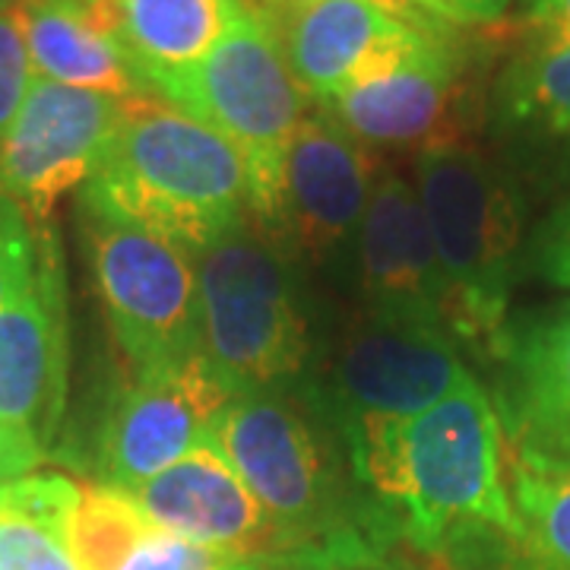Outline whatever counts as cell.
<instances>
[{
  "mask_svg": "<svg viewBox=\"0 0 570 570\" xmlns=\"http://www.w3.org/2000/svg\"><path fill=\"white\" fill-rule=\"evenodd\" d=\"M343 444L371 508L422 554L438 558L469 527L520 539L504 431L475 374L425 412L355 428Z\"/></svg>",
  "mask_w": 570,
  "mask_h": 570,
  "instance_id": "6da1fadb",
  "label": "cell"
},
{
  "mask_svg": "<svg viewBox=\"0 0 570 570\" xmlns=\"http://www.w3.org/2000/svg\"><path fill=\"white\" fill-rule=\"evenodd\" d=\"M209 441L288 542L292 568H374L396 539L358 485L340 431L302 390L238 393Z\"/></svg>",
  "mask_w": 570,
  "mask_h": 570,
  "instance_id": "7a4b0ae2",
  "label": "cell"
},
{
  "mask_svg": "<svg viewBox=\"0 0 570 570\" xmlns=\"http://www.w3.org/2000/svg\"><path fill=\"white\" fill-rule=\"evenodd\" d=\"M80 209L134 225L200 257L250 223V178L235 146L159 96L124 102L121 130L99 171L82 184Z\"/></svg>",
  "mask_w": 570,
  "mask_h": 570,
  "instance_id": "3957f363",
  "label": "cell"
},
{
  "mask_svg": "<svg viewBox=\"0 0 570 570\" xmlns=\"http://www.w3.org/2000/svg\"><path fill=\"white\" fill-rule=\"evenodd\" d=\"M412 184L448 283L450 330L485 362L508 324L510 295L530 247L523 184L475 140L422 149L412 163Z\"/></svg>",
  "mask_w": 570,
  "mask_h": 570,
  "instance_id": "277c9868",
  "label": "cell"
},
{
  "mask_svg": "<svg viewBox=\"0 0 570 570\" xmlns=\"http://www.w3.org/2000/svg\"><path fill=\"white\" fill-rule=\"evenodd\" d=\"M200 352L238 393L302 390L314 358L295 266L254 223L197 257Z\"/></svg>",
  "mask_w": 570,
  "mask_h": 570,
  "instance_id": "5b68a950",
  "label": "cell"
},
{
  "mask_svg": "<svg viewBox=\"0 0 570 570\" xmlns=\"http://www.w3.org/2000/svg\"><path fill=\"white\" fill-rule=\"evenodd\" d=\"M159 99L235 146L250 178V223L264 228L279 197L288 146L314 108L288 70L276 29L245 7L209 58L165 86Z\"/></svg>",
  "mask_w": 570,
  "mask_h": 570,
  "instance_id": "8992f818",
  "label": "cell"
},
{
  "mask_svg": "<svg viewBox=\"0 0 570 570\" xmlns=\"http://www.w3.org/2000/svg\"><path fill=\"white\" fill-rule=\"evenodd\" d=\"M472 374L460 340L444 326L387 321L358 311L305 390L340 438L374 422L419 415Z\"/></svg>",
  "mask_w": 570,
  "mask_h": 570,
  "instance_id": "52a82bcc",
  "label": "cell"
},
{
  "mask_svg": "<svg viewBox=\"0 0 570 570\" xmlns=\"http://www.w3.org/2000/svg\"><path fill=\"white\" fill-rule=\"evenodd\" d=\"M86 257L108 326L134 371L200 352L190 257L134 225L80 209Z\"/></svg>",
  "mask_w": 570,
  "mask_h": 570,
  "instance_id": "ba28073f",
  "label": "cell"
},
{
  "mask_svg": "<svg viewBox=\"0 0 570 570\" xmlns=\"http://www.w3.org/2000/svg\"><path fill=\"white\" fill-rule=\"evenodd\" d=\"M475 51L469 36L425 39L406 58L355 80L326 105L374 156L422 153L434 142L472 140L485 99H475Z\"/></svg>",
  "mask_w": 570,
  "mask_h": 570,
  "instance_id": "9c48e42d",
  "label": "cell"
},
{
  "mask_svg": "<svg viewBox=\"0 0 570 570\" xmlns=\"http://www.w3.org/2000/svg\"><path fill=\"white\" fill-rule=\"evenodd\" d=\"M381 159L324 108H311L288 146L279 197L261 228L292 266L355 264L371 187Z\"/></svg>",
  "mask_w": 570,
  "mask_h": 570,
  "instance_id": "30bf717a",
  "label": "cell"
},
{
  "mask_svg": "<svg viewBox=\"0 0 570 570\" xmlns=\"http://www.w3.org/2000/svg\"><path fill=\"white\" fill-rule=\"evenodd\" d=\"M235 390L204 352L134 371L105 412L96 444L102 485L134 491L209 441Z\"/></svg>",
  "mask_w": 570,
  "mask_h": 570,
  "instance_id": "8fae6325",
  "label": "cell"
},
{
  "mask_svg": "<svg viewBox=\"0 0 570 570\" xmlns=\"http://www.w3.org/2000/svg\"><path fill=\"white\" fill-rule=\"evenodd\" d=\"M121 118L124 99L36 77L0 146V197L48 225L55 206L99 171Z\"/></svg>",
  "mask_w": 570,
  "mask_h": 570,
  "instance_id": "7c38bea8",
  "label": "cell"
},
{
  "mask_svg": "<svg viewBox=\"0 0 570 570\" xmlns=\"http://www.w3.org/2000/svg\"><path fill=\"white\" fill-rule=\"evenodd\" d=\"M485 362L508 463L570 475V302L508 317Z\"/></svg>",
  "mask_w": 570,
  "mask_h": 570,
  "instance_id": "4fadbf2b",
  "label": "cell"
},
{
  "mask_svg": "<svg viewBox=\"0 0 570 570\" xmlns=\"http://www.w3.org/2000/svg\"><path fill=\"white\" fill-rule=\"evenodd\" d=\"M482 127L517 181L570 187V32L520 26L491 73Z\"/></svg>",
  "mask_w": 570,
  "mask_h": 570,
  "instance_id": "5bb4252c",
  "label": "cell"
},
{
  "mask_svg": "<svg viewBox=\"0 0 570 570\" xmlns=\"http://www.w3.org/2000/svg\"><path fill=\"white\" fill-rule=\"evenodd\" d=\"M67 285L58 238L39 225L36 279L0 307V425L36 444H55L67 409Z\"/></svg>",
  "mask_w": 570,
  "mask_h": 570,
  "instance_id": "9a60e30c",
  "label": "cell"
},
{
  "mask_svg": "<svg viewBox=\"0 0 570 570\" xmlns=\"http://www.w3.org/2000/svg\"><path fill=\"white\" fill-rule=\"evenodd\" d=\"M352 269L365 314L450 330L448 283L419 190L387 159L374 175Z\"/></svg>",
  "mask_w": 570,
  "mask_h": 570,
  "instance_id": "2e32d148",
  "label": "cell"
},
{
  "mask_svg": "<svg viewBox=\"0 0 570 570\" xmlns=\"http://www.w3.org/2000/svg\"><path fill=\"white\" fill-rule=\"evenodd\" d=\"M134 498L156 527L187 542L232 551L273 570L292 568L283 530L213 441L142 482Z\"/></svg>",
  "mask_w": 570,
  "mask_h": 570,
  "instance_id": "e0dca14e",
  "label": "cell"
},
{
  "mask_svg": "<svg viewBox=\"0 0 570 570\" xmlns=\"http://www.w3.org/2000/svg\"><path fill=\"white\" fill-rule=\"evenodd\" d=\"M292 77L314 105H326L355 80L406 58L428 36L371 0H314L279 29Z\"/></svg>",
  "mask_w": 570,
  "mask_h": 570,
  "instance_id": "ac0fdd59",
  "label": "cell"
},
{
  "mask_svg": "<svg viewBox=\"0 0 570 570\" xmlns=\"http://www.w3.org/2000/svg\"><path fill=\"white\" fill-rule=\"evenodd\" d=\"M39 80L115 99L153 96L124 55L111 0H13Z\"/></svg>",
  "mask_w": 570,
  "mask_h": 570,
  "instance_id": "d6986e66",
  "label": "cell"
},
{
  "mask_svg": "<svg viewBox=\"0 0 570 570\" xmlns=\"http://www.w3.org/2000/svg\"><path fill=\"white\" fill-rule=\"evenodd\" d=\"M124 55L140 82L159 96L228 36L245 0H111Z\"/></svg>",
  "mask_w": 570,
  "mask_h": 570,
  "instance_id": "ffe728a7",
  "label": "cell"
},
{
  "mask_svg": "<svg viewBox=\"0 0 570 570\" xmlns=\"http://www.w3.org/2000/svg\"><path fill=\"white\" fill-rule=\"evenodd\" d=\"M520 539L498 530L460 535L444 554L450 570H570V475H535L508 463Z\"/></svg>",
  "mask_w": 570,
  "mask_h": 570,
  "instance_id": "44dd1931",
  "label": "cell"
},
{
  "mask_svg": "<svg viewBox=\"0 0 570 570\" xmlns=\"http://www.w3.org/2000/svg\"><path fill=\"white\" fill-rule=\"evenodd\" d=\"M159 530L130 491L80 485V501L67 527V549L80 570H121V564Z\"/></svg>",
  "mask_w": 570,
  "mask_h": 570,
  "instance_id": "7402d4cb",
  "label": "cell"
},
{
  "mask_svg": "<svg viewBox=\"0 0 570 570\" xmlns=\"http://www.w3.org/2000/svg\"><path fill=\"white\" fill-rule=\"evenodd\" d=\"M0 570H80L58 527L0 498Z\"/></svg>",
  "mask_w": 570,
  "mask_h": 570,
  "instance_id": "603a6c76",
  "label": "cell"
},
{
  "mask_svg": "<svg viewBox=\"0 0 570 570\" xmlns=\"http://www.w3.org/2000/svg\"><path fill=\"white\" fill-rule=\"evenodd\" d=\"M121 570H273L250 561L232 551L209 549L200 542H187L175 532H165L163 527L153 532L140 549L134 551Z\"/></svg>",
  "mask_w": 570,
  "mask_h": 570,
  "instance_id": "cb8c5ba5",
  "label": "cell"
},
{
  "mask_svg": "<svg viewBox=\"0 0 570 570\" xmlns=\"http://www.w3.org/2000/svg\"><path fill=\"white\" fill-rule=\"evenodd\" d=\"M39 225L7 197H0V307L36 279Z\"/></svg>",
  "mask_w": 570,
  "mask_h": 570,
  "instance_id": "d4e9b609",
  "label": "cell"
},
{
  "mask_svg": "<svg viewBox=\"0 0 570 570\" xmlns=\"http://www.w3.org/2000/svg\"><path fill=\"white\" fill-rule=\"evenodd\" d=\"M32 80L36 73H32L29 48H26L20 10L10 3L7 10H0V146L20 105L26 102Z\"/></svg>",
  "mask_w": 570,
  "mask_h": 570,
  "instance_id": "484cf974",
  "label": "cell"
},
{
  "mask_svg": "<svg viewBox=\"0 0 570 570\" xmlns=\"http://www.w3.org/2000/svg\"><path fill=\"white\" fill-rule=\"evenodd\" d=\"M527 264L551 285L570 288V200L558 206L527 247Z\"/></svg>",
  "mask_w": 570,
  "mask_h": 570,
  "instance_id": "4316f807",
  "label": "cell"
},
{
  "mask_svg": "<svg viewBox=\"0 0 570 570\" xmlns=\"http://www.w3.org/2000/svg\"><path fill=\"white\" fill-rule=\"evenodd\" d=\"M371 3H377L393 20H400L428 39H460L472 32L453 20L444 0H371Z\"/></svg>",
  "mask_w": 570,
  "mask_h": 570,
  "instance_id": "83f0119b",
  "label": "cell"
},
{
  "mask_svg": "<svg viewBox=\"0 0 570 570\" xmlns=\"http://www.w3.org/2000/svg\"><path fill=\"white\" fill-rule=\"evenodd\" d=\"M41 460H45V453L36 444H29L26 438L0 425V485L29 475Z\"/></svg>",
  "mask_w": 570,
  "mask_h": 570,
  "instance_id": "f1b7e54d",
  "label": "cell"
},
{
  "mask_svg": "<svg viewBox=\"0 0 570 570\" xmlns=\"http://www.w3.org/2000/svg\"><path fill=\"white\" fill-rule=\"evenodd\" d=\"M520 26L570 32V0H520Z\"/></svg>",
  "mask_w": 570,
  "mask_h": 570,
  "instance_id": "f546056e",
  "label": "cell"
},
{
  "mask_svg": "<svg viewBox=\"0 0 570 570\" xmlns=\"http://www.w3.org/2000/svg\"><path fill=\"white\" fill-rule=\"evenodd\" d=\"M453 20L463 29H485L504 20L510 0H444Z\"/></svg>",
  "mask_w": 570,
  "mask_h": 570,
  "instance_id": "4dcf8cb0",
  "label": "cell"
},
{
  "mask_svg": "<svg viewBox=\"0 0 570 570\" xmlns=\"http://www.w3.org/2000/svg\"><path fill=\"white\" fill-rule=\"evenodd\" d=\"M311 3H314V0H245L247 10L257 13L261 20L269 22L273 29H279L285 20H292L295 13H302Z\"/></svg>",
  "mask_w": 570,
  "mask_h": 570,
  "instance_id": "1f68e13d",
  "label": "cell"
},
{
  "mask_svg": "<svg viewBox=\"0 0 570 570\" xmlns=\"http://www.w3.org/2000/svg\"><path fill=\"white\" fill-rule=\"evenodd\" d=\"M10 3H13V0H0V10H7Z\"/></svg>",
  "mask_w": 570,
  "mask_h": 570,
  "instance_id": "d6a6232c",
  "label": "cell"
}]
</instances>
